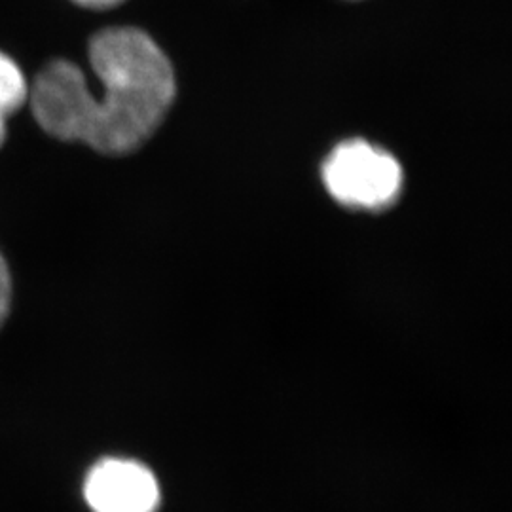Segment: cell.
<instances>
[{
	"label": "cell",
	"mask_w": 512,
	"mask_h": 512,
	"mask_svg": "<svg viewBox=\"0 0 512 512\" xmlns=\"http://www.w3.org/2000/svg\"><path fill=\"white\" fill-rule=\"evenodd\" d=\"M10 302H12V277L6 266V260L0 255V327L8 317Z\"/></svg>",
	"instance_id": "5b68a950"
},
{
	"label": "cell",
	"mask_w": 512,
	"mask_h": 512,
	"mask_svg": "<svg viewBox=\"0 0 512 512\" xmlns=\"http://www.w3.org/2000/svg\"><path fill=\"white\" fill-rule=\"evenodd\" d=\"M84 497L93 512H156L160 486L137 461L103 459L86 476Z\"/></svg>",
	"instance_id": "3957f363"
},
{
	"label": "cell",
	"mask_w": 512,
	"mask_h": 512,
	"mask_svg": "<svg viewBox=\"0 0 512 512\" xmlns=\"http://www.w3.org/2000/svg\"><path fill=\"white\" fill-rule=\"evenodd\" d=\"M73 2L84 6V8H92V10H107V8H114V6L122 4L124 0H73Z\"/></svg>",
	"instance_id": "8992f818"
},
{
	"label": "cell",
	"mask_w": 512,
	"mask_h": 512,
	"mask_svg": "<svg viewBox=\"0 0 512 512\" xmlns=\"http://www.w3.org/2000/svg\"><path fill=\"white\" fill-rule=\"evenodd\" d=\"M90 63L101 95L67 59L50 61L29 84L38 126L61 141H78L103 154H129L164 122L175 97L169 59L147 33L114 27L90 42Z\"/></svg>",
	"instance_id": "6da1fadb"
},
{
	"label": "cell",
	"mask_w": 512,
	"mask_h": 512,
	"mask_svg": "<svg viewBox=\"0 0 512 512\" xmlns=\"http://www.w3.org/2000/svg\"><path fill=\"white\" fill-rule=\"evenodd\" d=\"M6 116H2L0 114V147L4 145V141H6V135H8V126H6Z\"/></svg>",
	"instance_id": "52a82bcc"
},
{
	"label": "cell",
	"mask_w": 512,
	"mask_h": 512,
	"mask_svg": "<svg viewBox=\"0 0 512 512\" xmlns=\"http://www.w3.org/2000/svg\"><path fill=\"white\" fill-rule=\"evenodd\" d=\"M29 101V82L18 63L0 52V114L12 116Z\"/></svg>",
	"instance_id": "277c9868"
},
{
	"label": "cell",
	"mask_w": 512,
	"mask_h": 512,
	"mask_svg": "<svg viewBox=\"0 0 512 512\" xmlns=\"http://www.w3.org/2000/svg\"><path fill=\"white\" fill-rule=\"evenodd\" d=\"M321 175L330 196L351 209H387L403 190L401 164L363 139H349L334 148Z\"/></svg>",
	"instance_id": "7a4b0ae2"
}]
</instances>
